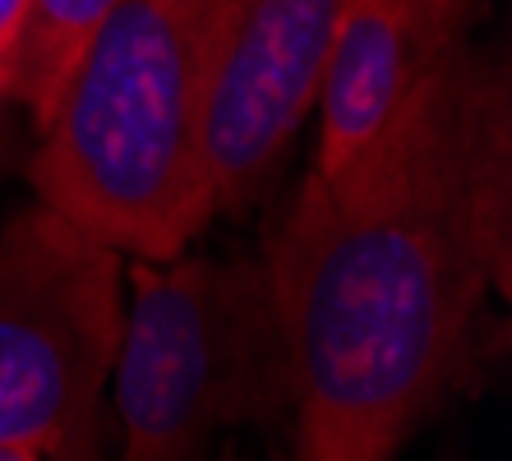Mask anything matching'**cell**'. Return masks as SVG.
Segmentation results:
<instances>
[{"label":"cell","instance_id":"obj_1","mask_svg":"<svg viewBox=\"0 0 512 461\" xmlns=\"http://www.w3.org/2000/svg\"><path fill=\"white\" fill-rule=\"evenodd\" d=\"M508 74L457 37L337 171H310L263 249L296 448L383 461L462 379L508 291Z\"/></svg>","mask_w":512,"mask_h":461},{"label":"cell","instance_id":"obj_2","mask_svg":"<svg viewBox=\"0 0 512 461\" xmlns=\"http://www.w3.org/2000/svg\"><path fill=\"white\" fill-rule=\"evenodd\" d=\"M208 10L213 0H116L37 125V203L134 259H176L217 213Z\"/></svg>","mask_w":512,"mask_h":461},{"label":"cell","instance_id":"obj_3","mask_svg":"<svg viewBox=\"0 0 512 461\" xmlns=\"http://www.w3.org/2000/svg\"><path fill=\"white\" fill-rule=\"evenodd\" d=\"M111 379L130 461L203 457L277 411L286 351L263 259H134Z\"/></svg>","mask_w":512,"mask_h":461},{"label":"cell","instance_id":"obj_4","mask_svg":"<svg viewBox=\"0 0 512 461\" xmlns=\"http://www.w3.org/2000/svg\"><path fill=\"white\" fill-rule=\"evenodd\" d=\"M120 249L33 203L0 231V461L88 457L125 309Z\"/></svg>","mask_w":512,"mask_h":461},{"label":"cell","instance_id":"obj_5","mask_svg":"<svg viewBox=\"0 0 512 461\" xmlns=\"http://www.w3.org/2000/svg\"><path fill=\"white\" fill-rule=\"evenodd\" d=\"M346 0H213L203 143L217 208H250L319 102Z\"/></svg>","mask_w":512,"mask_h":461},{"label":"cell","instance_id":"obj_6","mask_svg":"<svg viewBox=\"0 0 512 461\" xmlns=\"http://www.w3.org/2000/svg\"><path fill=\"white\" fill-rule=\"evenodd\" d=\"M471 0H346L323 70L319 162L337 171L397 116L434 60L466 37Z\"/></svg>","mask_w":512,"mask_h":461},{"label":"cell","instance_id":"obj_7","mask_svg":"<svg viewBox=\"0 0 512 461\" xmlns=\"http://www.w3.org/2000/svg\"><path fill=\"white\" fill-rule=\"evenodd\" d=\"M116 0H28L24 28L10 56V79H5V97L28 107V116L42 125L56 107L60 88L79 65L84 47L102 28Z\"/></svg>","mask_w":512,"mask_h":461},{"label":"cell","instance_id":"obj_8","mask_svg":"<svg viewBox=\"0 0 512 461\" xmlns=\"http://www.w3.org/2000/svg\"><path fill=\"white\" fill-rule=\"evenodd\" d=\"M24 10H28V0H0V60H5V70H10L19 28H24ZM5 79H10V74H5Z\"/></svg>","mask_w":512,"mask_h":461},{"label":"cell","instance_id":"obj_9","mask_svg":"<svg viewBox=\"0 0 512 461\" xmlns=\"http://www.w3.org/2000/svg\"><path fill=\"white\" fill-rule=\"evenodd\" d=\"M5 74L10 70H5V60H0V97H5Z\"/></svg>","mask_w":512,"mask_h":461}]
</instances>
